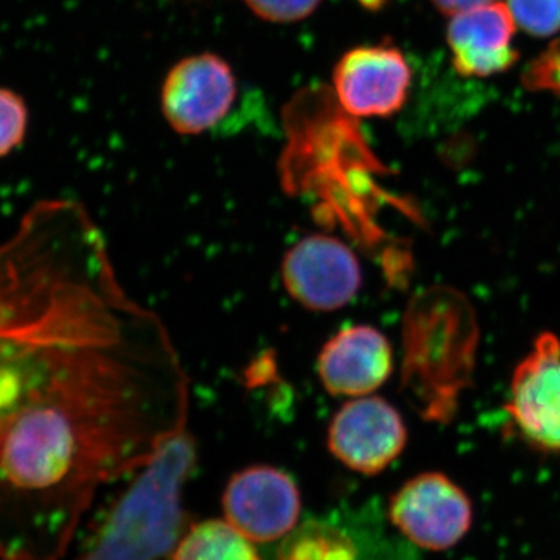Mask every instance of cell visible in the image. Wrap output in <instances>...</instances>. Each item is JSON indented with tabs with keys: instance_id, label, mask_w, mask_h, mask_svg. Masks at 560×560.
<instances>
[{
	"instance_id": "6da1fadb",
	"label": "cell",
	"mask_w": 560,
	"mask_h": 560,
	"mask_svg": "<svg viewBox=\"0 0 560 560\" xmlns=\"http://www.w3.org/2000/svg\"><path fill=\"white\" fill-rule=\"evenodd\" d=\"M186 371L81 202L0 242V560H61L102 486L187 430Z\"/></svg>"
},
{
	"instance_id": "7a4b0ae2",
	"label": "cell",
	"mask_w": 560,
	"mask_h": 560,
	"mask_svg": "<svg viewBox=\"0 0 560 560\" xmlns=\"http://www.w3.org/2000/svg\"><path fill=\"white\" fill-rule=\"evenodd\" d=\"M480 324L460 291L436 285L408 304L401 329V390L430 423H448L470 388L477 366Z\"/></svg>"
},
{
	"instance_id": "3957f363",
	"label": "cell",
	"mask_w": 560,
	"mask_h": 560,
	"mask_svg": "<svg viewBox=\"0 0 560 560\" xmlns=\"http://www.w3.org/2000/svg\"><path fill=\"white\" fill-rule=\"evenodd\" d=\"M195 463L197 445L189 431L165 442L132 474L75 560H160L172 555L187 530L183 490Z\"/></svg>"
},
{
	"instance_id": "277c9868",
	"label": "cell",
	"mask_w": 560,
	"mask_h": 560,
	"mask_svg": "<svg viewBox=\"0 0 560 560\" xmlns=\"http://www.w3.org/2000/svg\"><path fill=\"white\" fill-rule=\"evenodd\" d=\"M237 92V77L224 58L210 51L190 55L162 81V116L180 136L205 135L230 114Z\"/></svg>"
},
{
	"instance_id": "5b68a950",
	"label": "cell",
	"mask_w": 560,
	"mask_h": 560,
	"mask_svg": "<svg viewBox=\"0 0 560 560\" xmlns=\"http://www.w3.org/2000/svg\"><path fill=\"white\" fill-rule=\"evenodd\" d=\"M283 287L291 300L311 312L340 311L361 289L359 257L340 238L315 234L287 250Z\"/></svg>"
},
{
	"instance_id": "8992f818",
	"label": "cell",
	"mask_w": 560,
	"mask_h": 560,
	"mask_svg": "<svg viewBox=\"0 0 560 560\" xmlns=\"http://www.w3.org/2000/svg\"><path fill=\"white\" fill-rule=\"evenodd\" d=\"M390 522L412 544L431 551L455 547L471 526L474 510L467 493L438 471L411 478L389 503Z\"/></svg>"
},
{
	"instance_id": "52a82bcc",
	"label": "cell",
	"mask_w": 560,
	"mask_h": 560,
	"mask_svg": "<svg viewBox=\"0 0 560 560\" xmlns=\"http://www.w3.org/2000/svg\"><path fill=\"white\" fill-rule=\"evenodd\" d=\"M301 504L293 477L267 464L232 475L223 493L226 522L257 544L285 539L298 526Z\"/></svg>"
},
{
	"instance_id": "ba28073f",
	"label": "cell",
	"mask_w": 560,
	"mask_h": 560,
	"mask_svg": "<svg viewBox=\"0 0 560 560\" xmlns=\"http://www.w3.org/2000/svg\"><path fill=\"white\" fill-rule=\"evenodd\" d=\"M411 79L407 58L386 40L346 51L331 73L341 108L361 119L399 113L407 103Z\"/></svg>"
},
{
	"instance_id": "9c48e42d",
	"label": "cell",
	"mask_w": 560,
	"mask_h": 560,
	"mask_svg": "<svg viewBox=\"0 0 560 560\" xmlns=\"http://www.w3.org/2000/svg\"><path fill=\"white\" fill-rule=\"evenodd\" d=\"M407 427L400 412L382 397L346 401L331 419L327 445L350 470L377 475L399 458L407 445Z\"/></svg>"
},
{
	"instance_id": "30bf717a",
	"label": "cell",
	"mask_w": 560,
	"mask_h": 560,
	"mask_svg": "<svg viewBox=\"0 0 560 560\" xmlns=\"http://www.w3.org/2000/svg\"><path fill=\"white\" fill-rule=\"evenodd\" d=\"M508 412L525 440L560 452V340L545 331L512 375Z\"/></svg>"
},
{
	"instance_id": "8fae6325",
	"label": "cell",
	"mask_w": 560,
	"mask_h": 560,
	"mask_svg": "<svg viewBox=\"0 0 560 560\" xmlns=\"http://www.w3.org/2000/svg\"><path fill=\"white\" fill-rule=\"evenodd\" d=\"M316 368L324 389L331 396H370L393 374V346L375 327H346L323 346Z\"/></svg>"
},
{
	"instance_id": "7c38bea8",
	"label": "cell",
	"mask_w": 560,
	"mask_h": 560,
	"mask_svg": "<svg viewBox=\"0 0 560 560\" xmlns=\"http://www.w3.org/2000/svg\"><path fill=\"white\" fill-rule=\"evenodd\" d=\"M515 27L510 5L497 0L455 14L447 31L453 66L466 77L495 75L510 69L518 58L512 47Z\"/></svg>"
},
{
	"instance_id": "4fadbf2b",
	"label": "cell",
	"mask_w": 560,
	"mask_h": 560,
	"mask_svg": "<svg viewBox=\"0 0 560 560\" xmlns=\"http://www.w3.org/2000/svg\"><path fill=\"white\" fill-rule=\"evenodd\" d=\"M172 560H261L250 540L226 521L191 525L172 552Z\"/></svg>"
},
{
	"instance_id": "5bb4252c",
	"label": "cell",
	"mask_w": 560,
	"mask_h": 560,
	"mask_svg": "<svg viewBox=\"0 0 560 560\" xmlns=\"http://www.w3.org/2000/svg\"><path fill=\"white\" fill-rule=\"evenodd\" d=\"M278 560H357V548L338 526L307 521L283 539Z\"/></svg>"
},
{
	"instance_id": "9a60e30c",
	"label": "cell",
	"mask_w": 560,
	"mask_h": 560,
	"mask_svg": "<svg viewBox=\"0 0 560 560\" xmlns=\"http://www.w3.org/2000/svg\"><path fill=\"white\" fill-rule=\"evenodd\" d=\"M31 127V109L20 92L0 86V160L20 149Z\"/></svg>"
},
{
	"instance_id": "2e32d148",
	"label": "cell",
	"mask_w": 560,
	"mask_h": 560,
	"mask_svg": "<svg viewBox=\"0 0 560 560\" xmlns=\"http://www.w3.org/2000/svg\"><path fill=\"white\" fill-rule=\"evenodd\" d=\"M512 16L530 35L551 36L560 31V0H510Z\"/></svg>"
},
{
	"instance_id": "e0dca14e",
	"label": "cell",
	"mask_w": 560,
	"mask_h": 560,
	"mask_svg": "<svg viewBox=\"0 0 560 560\" xmlns=\"http://www.w3.org/2000/svg\"><path fill=\"white\" fill-rule=\"evenodd\" d=\"M254 16L270 24H294L311 18L323 0H243Z\"/></svg>"
},
{
	"instance_id": "ac0fdd59",
	"label": "cell",
	"mask_w": 560,
	"mask_h": 560,
	"mask_svg": "<svg viewBox=\"0 0 560 560\" xmlns=\"http://www.w3.org/2000/svg\"><path fill=\"white\" fill-rule=\"evenodd\" d=\"M523 81L529 90L560 95V39L552 40L550 47L533 61Z\"/></svg>"
},
{
	"instance_id": "d6986e66",
	"label": "cell",
	"mask_w": 560,
	"mask_h": 560,
	"mask_svg": "<svg viewBox=\"0 0 560 560\" xmlns=\"http://www.w3.org/2000/svg\"><path fill=\"white\" fill-rule=\"evenodd\" d=\"M441 13L447 16L463 13V11L475 9V7L486 5V3L495 2V0H431Z\"/></svg>"
},
{
	"instance_id": "ffe728a7",
	"label": "cell",
	"mask_w": 560,
	"mask_h": 560,
	"mask_svg": "<svg viewBox=\"0 0 560 560\" xmlns=\"http://www.w3.org/2000/svg\"><path fill=\"white\" fill-rule=\"evenodd\" d=\"M363 9L370 11H381L385 7L386 0H357Z\"/></svg>"
}]
</instances>
